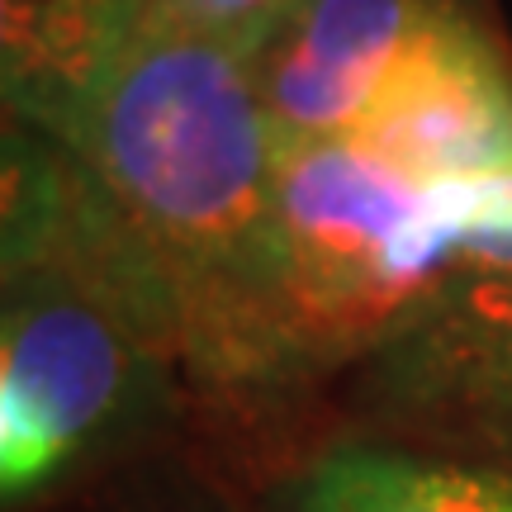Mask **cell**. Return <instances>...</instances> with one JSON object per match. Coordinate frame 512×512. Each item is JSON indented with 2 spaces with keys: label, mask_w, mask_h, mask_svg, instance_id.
Masks as SVG:
<instances>
[{
  "label": "cell",
  "mask_w": 512,
  "mask_h": 512,
  "mask_svg": "<svg viewBox=\"0 0 512 512\" xmlns=\"http://www.w3.org/2000/svg\"><path fill=\"white\" fill-rule=\"evenodd\" d=\"M441 0H290L247 48L275 147L347 138Z\"/></svg>",
  "instance_id": "6"
},
{
  "label": "cell",
  "mask_w": 512,
  "mask_h": 512,
  "mask_svg": "<svg viewBox=\"0 0 512 512\" xmlns=\"http://www.w3.org/2000/svg\"><path fill=\"white\" fill-rule=\"evenodd\" d=\"M275 209L299 370L318 413L337 375L451 280L441 190L347 138L280 147Z\"/></svg>",
  "instance_id": "3"
},
{
  "label": "cell",
  "mask_w": 512,
  "mask_h": 512,
  "mask_svg": "<svg viewBox=\"0 0 512 512\" xmlns=\"http://www.w3.org/2000/svg\"><path fill=\"white\" fill-rule=\"evenodd\" d=\"M48 512H256V498L209 446L181 441Z\"/></svg>",
  "instance_id": "8"
},
{
  "label": "cell",
  "mask_w": 512,
  "mask_h": 512,
  "mask_svg": "<svg viewBox=\"0 0 512 512\" xmlns=\"http://www.w3.org/2000/svg\"><path fill=\"white\" fill-rule=\"evenodd\" d=\"M0 280V512H48L200 441L176 351L57 266Z\"/></svg>",
  "instance_id": "2"
},
{
  "label": "cell",
  "mask_w": 512,
  "mask_h": 512,
  "mask_svg": "<svg viewBox=\"0 0 512 512\" xmlns=\"http://www.w3.org/2000/svg\"><path fill=\"white\" fill-rule=\"evenodd\" d=\"M176 285L195 437L247 484L318 432L299 370L275 157L247 43L181 0H114L86 86L48 128Z\"/></svg>",
  "instance_id": "1"
},
{
  "label": "cell",
  "mask_w": 512,
  "mask_h": 512,
  "mask_svg": "<svg viewBox=\"0 0 512 512\" xmlns=\"http://www.w3.org/2000/svg\"><path fill=\"white\" fill-rule=\"evenodd\" d=\"M318 427L512 475V275H460L351 361Z\"/></svg>",
  "instance_id": "4"
},
{
  "label": "cell",
  "mask_w": 512,
  "mask_h": 512,
  "mask_svg": "<svg viewBox=\"0 0 512 512\" xmlns=\"http://www.w3.org/2000/svg\"><path fill=\"white\" fill-rule=\"evenodd\" d=\"M256 512H512V475L318 427L252 484Z\"/></svg>",
  "instance_id": "7"
},
{
  "label": "cell",
  "mask_w": 512,
  "mask_h": 512,
  "mask_svg": "<svg viewBox=\"0 0 512 512\" xmlns=\"http://www.w3.org/2000/svg\"><path fill=\"white\" fill-rule=\"evenodd\" d=\"M347 143L422 185L512 171V57L465 5L441 0Z\"/></svg>",
  "instance_id": "5"
},
{
  "label": "cell",
  "mask_w": 512,
  "mask_h": 512,
  "mask_svg": "<svg viewBox=\"0 0 512 512\" xmlns=\"http://www.w3.org/2000/svg\"><path fill=\"white\" fill-rule=\"evenodd\" d=\"M181 5L195 10L200 19H209L214 29H228L233 38H242V43L252 48L256 34H261L290 0H181Z\"/></svg>",
  "instance_id": "9"
}]
</instances>
